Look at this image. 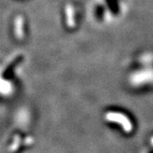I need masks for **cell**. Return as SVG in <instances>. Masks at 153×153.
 I'll return each mask as SVG.
<instances>
[{"label":"cell","instance_id":"1","mask_svg":"<svg viewBox=\"0 0 153 153\" xmlns=\"http://www.w3.org/2000/svg\"><path fill=\"white\" fill-rule=\"evenodd\" d=\"M130 82L134 86H141L153 82L152 70H141L132 74Z\"/></svg>","mask_w":153,"mask_h":153},{"label":"cell","instance_id":"2","mask_svg":"<svg viewBox=\"0 0 153 153\" xmlns=\"http://www.w3.org/2000/svg\"><path fill=\"white\" fill-rule=\"evenodd\" d=\"M66 25L69 28H74L76 26V21H75V9L72 4H68L66 6Z\"/></svg>","mask_w":153,"mask_h":153},{"label":"cell","instance_id":"3","mask_svg":"<svg viewBox=\"0 0 153 153\" xmlns=\"http://www.w3.org/2000/svg\"><path fill=\"white\" fill-rule=\"evenodd\" d=\"M24 22L21 16H18L15 19V36L17 39H22L24 36Z\"/></svg>","mask_w":153,"mask_h":153}]
</instances>
